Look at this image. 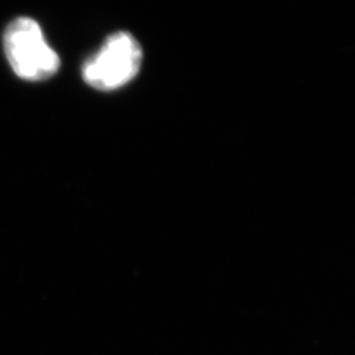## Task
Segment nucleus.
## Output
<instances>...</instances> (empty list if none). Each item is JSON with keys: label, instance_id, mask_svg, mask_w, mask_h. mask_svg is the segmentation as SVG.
<instances>
[{"label": "nucleus", "instance_id": "obj_1", "mask_svg": "<svg viewBox=\"0 0 355 355\" xmlns=\"http://www.w3.org/2000/svg\"><path fill=\"white\" fill-rule=\"evenodd\" d=\"M4 51L15 74L26 80H44L60 69V57L33 19L19 17L7 26Z\"/></svg>", "mask_w": 355, "mask_h": 355}, {"label": "nucleus", "instance_id": "obj_2", "mask_svg": "<svg viewBox=\"0 0 355 355\" xmlns=\"http://www.w3.org/2000/svg\"><path fill=\"white\" fill-rule=\"evenodd\" d=\"M142 49L127 32H117L83 64V79L92 89L114 91L127 86L141 70Z\"/></svg>", "mask_w": 355, "mask_h": 355}]
</instances>
